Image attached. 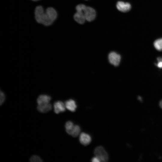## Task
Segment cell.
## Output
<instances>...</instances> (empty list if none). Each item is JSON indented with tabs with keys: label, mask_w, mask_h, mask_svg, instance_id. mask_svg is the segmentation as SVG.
I'll return each instance as SVG.
<instances>
[{
	"label": "cell",
	"mask_w": 162,
	"mask_h": 162,
	"mask_svg": "<svg viewBox=\"0 0 162 162\" xmlns=\"http://www.w3.org/2000/svg\"><path fill=\"white\" fill-rule=\"evenodd\" d=\"M155 48L159 51H162V38L156 40L154 43Z\"/></svg>",
	"instance_id": "14"
},
{
	"label": "cell",
	"mask_w": 162,
	"mask_h": 162,
	"mask_svg": "<svg viewBox=\"0 0 162 162\" xmlns=\"http://www.w3.org/2000/svg\"><path fill=\"white\" fill-rule=\"evenodd\" d=\"M73 123L70 121L67 122L65 124V128L67 133L69 135L70 134L71 131L74 126Z\"/></svg>",
	"instance_id": "13"
},
{
	"label": "cell",
	"mask_w": 162,
	"mask_h": 162,
	"mask_svg": "<svg viewBox=\"0 0 162 162\" xmlns=\"http://www.w3.org/2000/svg\"><path fill=\"white\" fill-rule=\"evenodd\" d=\"M51 98L47 95L42 94L40 95L37 99L38 105L46 104L50 103Z\"/></svg>",
	"instance_id": "9"
},
{
	"label": "cell",
	"mask_w": 162,
	"mask_h": 162,
	"mask_svg": "<svg viewBox=\"0 0 162 162\" xmlns=\"http://www.w3.org/2000/svg\"><path fill=\"white\" fill-rule=\"evenodd\" d=\"M0 93V104L1 105L4 102L5 100V95L4 93L1 91Z\"/></svg>",
	"instance_id": "16"
},
{
	"label": "cell",
	"mask_w": 162,
	"mask_h": 162,
	"mask_svg": "<svg viewBox=\"0 0 162 162\" xmlns=\"http://www.w3.org/2000/svg\"><path fill=\"white\" fill-rule=\"evenodd\" d=\"M34 17L37 23L45 26H50L54 23L49 18L45 11V8L41 4L37 5L35 7Z\"/></svg>",
	"instance_id": "1"
},
{
	"label": "cell",
	"mask_w": 162,
	"mask_h": 162,
	"mask_svg": "<svg viewBox=\"0 0 162 162\" xmlns=\"http://www.w3.org/2000/svg\"><path fill=\"white\" fill-rule=\"evenodd\" d=\"M76 10H81L83 13L86 20L90 22L95 18L96 13L94 9L83 4H79L76 7Z\"/></svg>",
	"instance_id": "2"
},
{
	"label": "cell",
	"mask_w": 162,
	"mask_h": 162,
	"mask_svg": "<svg viewBox=\"0 0 162 162\" xmlns=\"http://www.w3.org/2000/svg\"><path fill=\"white\" fill-rule=\"evenodd\" d=\"M92 162H100V160L96 156L95 157H93L92 159Z\"/></svg>",
	"instance_id": "17"
},
{
	"label": "cell",
	"mask_w": 162,
	"mask_h": 162,
	"mask_svg": "<svg viewBox=\"0 0 162 162\" xmlns=\"http://www.w3.org/2000/svg\"><path fill=\"white\" fill-rule=\"evenodd\" d=\"M91 137L86 133L82 132L80 136L79 140L80 142L84 146H87L89 144L91 141Z\"/></svg>",
	"instance_id": "7"
},
{
	"label": "cell",
	"mask_w": 162,
	"mask_h": 162,
	"mask_svg": "<svg viewBox=\"0 0 162 162\" xmlns=\"http://www.w3.org/2000/svg\"><path fill=\"white\" fill-rule=\"evenodd\" d=\"M108 59L109 62L114 66H118L120 64L121 56L115 52H110L108 54Z\"/></svg>",
	"instance_id": "4"
},
{
	"label": "cell",
	"mask_w": 162,
	"mask_h": 162,
	"mask_svg": "<svg viewBox=\"0 0 162 162\" xmlns=\"http://www.w3.org/2000/svg\"><path fill=\"white\" fill-rule=\"evenodd\" d=\"M74 17L75 20L80 24L84 23L86 20L83 12L81 10H76Z\"/></svg>",
	"instance_id": "8"
},
{
	"label": "cell",
	"mask_w": 162,
	"mask_h": 162,
	"mask_svg": "<svg viewBox=\"0 0 162 162\" xmlns=\"http://www.w3.org/2000/svg\"><path fill=\"white\" fill-rule=\"evenodd\" d=\"M30 160L31 162H40L43 161L42 159L39 156L37 155L32 156Z\"/></svg>",
	"instance_id": "15"
},
{
	"label": "cell",
	"mask_w": 162,
	"mask_h": 162,
	"mask_svg": "<svg viewBox=\"0 0 162 162\" xmlns=\"http://www.w3.org/2000/svg\"><path fill=\"white\" fill-rule=\"evenodd\" d=\"M65 107L69 111L75 112L77 108V105L74 100L69 99L66 100L65 102Z\"/></svg>",
	"instance_id": "10"
},
{
	"label": "cell",
	"mask_w": 162,
	"mask_h": 162,
	"mask_svg": "<svg viewBox=\"0 0 162 162\" xmlns=\"http://www.w3.org/2000/svg\"><path fill=\"white\" fill-rule=\"evenodd\" d=\"M159 106L162 109V100L160 102Z\"/></svg>",
	"instance_id": "20"
},
{
	"label": "cell",
	"mask_w": 162,
	"mask_h": 162,
	"mask_svg": "<svg viewBox=\"0 0 162 162\" xmlns=\"http://www.w3.org/2000/svg\"><path fill=\"white\" fill-rule=\"evenodd\" d=\"M54 111L56 114L64 112L65 110V104L60 101L55 102L53 105Z\"/></svg>",
	"instance_id": "6"
},
{
	"label": "cell",
	"mask_w": 162,
	"mask_h": 162,
	"mask_svg": "<svg viewBox=\"0 0 162 162\" xmlns=\"http://www.w3.org/2000/svg\"><path fill=\"white\" fill-rule=\"evenodd\" d=\"M30 0L32 2H39L41 0Z\"/></svg>",
	"instance_id": "19"
},
{
	"label": "cell",
	"mask_w": 162,
	"mask_h": 162,
	"mask_svg": "<svg viewBox=\"0 0 162 162\" xmlns=\"http://www.w3.org/2000/svg\"><path fill=\"white\" fill-rule=\"evenodd\" d=\"M94 154L100 161L106 162L109 160L108 155L104 148L102 146L97 147L94 149Z\"/></svg>",
	"instance_id": "3"
},
{
	"label": "cell",
	"mask_w": 162,
	"mask_h": 162,
	"mask_svg": "<svg viewBox=\"0 0 162 162\" xmlns=\"http://www.w3.org/2000/svg\"><path fill=\"white\" fill-rule=\"evenodd\" d=\"M116 7L118 10L123 12H127L131 8V5L130 3L121 1L117 2Z\"/></svg>",
	"instance_id": "5"
},
{
	"label": "cell",
	"mask_w": 162,
	"mask_h": 162,
	"mask_svg": "<svg viewBox=\"0 0 162 162\" xmlns=\"http://www.w3.org/2000/svg\"><path fill=\"white\" fill-rule=\"evenodd\" d=\"M37 109L39 111L42 113H45L50 111L52 108V106L50 103L46 104L38 105Z\"/></svg>",
	"instance_id": "11"
},
{
	"label": "cell",
	"mask_w": 162,
	"mask_h": 162,
	"mask_svg": "<svg viewBox=\"0 0 162 162\" xmlns=\"http://www.w3.org/2000/svg\"><path fill=\"white\" fill-rule=\"evenodd\" d=\"M157 64V67L159 68H162V60L158 61Z\"/></svg>",
	"instance_id": "18"
},
{
	"label": "cell",
	"mask_w": 162,
	"mask_h": 162,
	"mask_svg": "<svg viewBox=\"0 0 162 162\" xmlns=\"http://www.w3.org/2000/svg\"><path fill=\"white\" fill-rule=\"evenodd\" d=\"M80 132V128L78 125H74L70 135L73 137H76L78 136Z\"/></svg>",
	"instance_id": "12"
}]
</instances>
